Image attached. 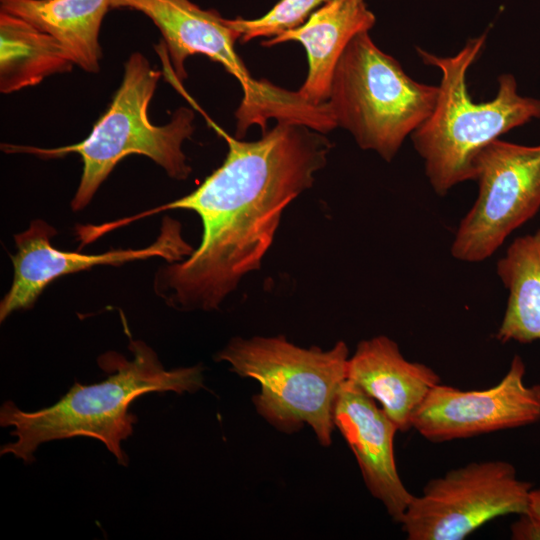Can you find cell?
I'll list each match as a JSON object with an SVG mask.
<instances>
[{"mask_svg":"<svg viewBox=\"0 0 540 540\" xmlns=\"http://www.w3.org/2000/svg\"><path fill=\"white\" fill-rule=\"evenodd\" d=\"M375 22L365 0H330L303 24L264 40L261 45L300 42L307 54L308 73L297 92L308 103L322 105L328 101L333 73L345 48L357 34L369 32Z\"/></svg>","mask_w":540,"mask_h":540,"instance_id":"5bb4252c","label":"cell"},{"mask_svg":"<svg viewBox=\"0 0 540 540\" xmlns=\"http://www.w3.org/2000/svg\"><path fill=\"white\" fill-rule=\"evenodd\" d=\"M333 420L356 458L367 489L392 520L400 523L414 495L396 467V424L374 399L348 380L336 398Z\"/></svg>","mask_w":540,"mask_h":540,"instance_id":"7c38bea8","label":"cell"},{"mask_svg":"<svg viewBox=\"0 0 540 540\" xmlns=\"http://www.w3.org/2000/svg\"><path fill=\"white\" fill-rule=\"evenodd\" d=\"M531 489L509 462H470L429 480L400 524L408 540H463L497 517L525 513Z\"/></svg>","mask_w":540,"mask_h":540,"instance_id":"ba28073f","label":"cell"},{"mask_svg":"<svg viewBox=\"0 0 540 540\" xmlns=\"http://www.w3.org/2000/svg\"><path fill=\"white\" fill-rule=\"evenodd\" d=\"M438 86L412 79L369 32L347 45L333 73L327 104L337 126L361 149L390 162L435 107Z\"/></svg>","mask_w":540,"mask_h":540,"instance_id":"8992f818","label":"cell"},{"mask_svg":"<svg viewBox=\"0 0 540 540\" xmlns=\"http://www.w3.org/2000/svg\"><path fill=\"white\" fill-rule=\"evenodd\" d=\"M74 62L51 35L0 11V92L36 86L49 76L72 70Z\"/></svg>","mask_w":540,"mask_h":540,"instance_id":"e0dca14e","label":"cell"},{"mask_svg":"<svg viewBox=\"0 0 540 540\" xmlns=\"http://www.w3.org/2000/svg\"><path fill=\"white\" fill-rule=\"evenodd\" d=\"M128 348L131 359L114 351L99 357V366L112 373L105 380L90 385L75 382L49 407L28 412L12 401L4 402L0 425L13 427L15 441L3 445L1 455L12 454L29 464L41 444L84 436L101 441L118 464L126 466L121 442L133 433L137 421L130 405L147 393H194L204 387L202 366L167 370L143 341L131 340Z\"/></svg>","mask_w":540,"mask_h":540,"instance_id":"7a4b0ae2","label":"cell"},{"mask_svg":"<svg viewBox=\"0 0 540 540\" xmlns=\"http://www.w3.org/2000/svg\"><path fill=\"white\" fill-rule=\"evenodd\" d=\"M497 274L509 295L496 339L540 341V229L510 244L497 263Z\"/></svg>","mask_w":540,"mask_h":540,"instance_id":"2e32d148","label":"cell"},{"mask_svg":"<svg viewBox=\"0 0 540 540\" xmlns=\"http://www.w3.org/2000/svg\"><path fill=\"white\" fill-rule=\"evenodd\" d=\"M540 521V488L531 489L527 511Z\"/></svg>","mask_w":540,"mask_h":540,"instance_id":"ffe728a7","label":"cell"},{"mask_svg":"<svg viewBox=\"0 0 540 540\" xmlns=\"http://www.w3.org/2000/svg\"><path fill=\"white\" fill-rule=\"evenodd\" d=\"M487 33L470 38L454 56L442 57L417 48L423 63L441 71L438 97L431 114L411 134L433 190L445 195L461 182L474 180L479 153L510 130L540 119V99L522 96L512 74L498 77L496 96L474 102L466 75L481 54Z\"/></svg>","mask_w":540,"mask_h":540,"instance_id":"3957f363","label":"cell"},{"mask_svg":"<svg viewBox=\"0 0 540 540\" xmlns=\"http://www.w3.org/2000/svg\"><path fill=\"white\" fill-rule=\"evenodd\" d=\"M111 8L141 12L156 25L178 82L187 78L184 63L195 54L220 63L239 81L243 99L235 113L238 139L251 125H260L266 132V122L271 118L298 124L311 120L313 106L297 91L283 90L251 76L235 50L240 34L216 10L202 9L190 0H112Z\"/></svg>","mask_w":540,"mask_h":540,"instance_id":"52a82bcc","label":"cell"},{"mask_svg":"<svg viewBox=\"0 0 540 540\" xmlns=\"http://www.w3.org/2000/svg\"><path fill=\"white\" fill-rule=\"evenodd\" d=\"M525 364L515 355L504 377L483 390L437 384L412 419V428L434 443L466 439L540 421V384L525 383Z\"/></svg>","mask_w":540,"mask_h":540,"instance_id":"30bf717a","label":"cell"},{"mask_svg":"<svg viewBox=\"0 0 540 540\" xmlns=\"http://www.w3.org/2000/svg\"><path fill=\"white\" fill-rule=\"evenodd\" d=\"M56 229L41 219L14 236L17 251L11 256L14 274L9 291L0 303V321L18 310L31 308L44 289L55 279L98 265H122L136 260L161 257L168 263L189 256L193 248L181 235V224L166 216L157 239L144 248L110 250L81 254L56 249L51 238Z\"/></svg>","mask_w":540,"mask_h":540,"instance_id":"8fae6325","label":"cell"},{"mask_svg":"<svg viewBox=\"0 0 540 540\" xmlns=\"http://www.w3.org/2000/svg\"><path fill=\"white\" fill-rule=\"evenodd\" d=\"M228 152L191 193L141 215L104 224L108 232L143 216L185 209L201 219L196 250L155 275L158 296L177 310H217L241 279L261 267L286 206L309 189L325 167L332 143L303 124L278 121L256 141L213 125Z\"/></svg>","mask_w":540,"mask_h":540,"instance_id":"6da1fadb","label":"cell"},{"mask_svg":"<svg viewBox=\"0 0 540 540\" xmlns=\"http://www.w3.org/2000/svg\"><path fill=\"white\" fill-rule=\"evenodd\" d=\"M160 77L161 72L142 53L134 52L124 64L121 84L109 107L84 140L58 148L12 144H2L1 148L7 153H29L41 158L79 154L83 170L71 202L74 211L85 208L115 166L131 154L146 156L170 177L185 180L191 167L182 146L194 132V112L180 107L164 125L150 121L149 105Z\"/></svg>","mask_w":540,"mask_h":540,"instance_id":"277c9868","label":"cell"},{"mask_svg":"<svg viewBox=\"0 0 540 540\" xmlns=\"http://www.w3.org/2000/svg\"><path fill=\"white\" fill-rule=\"evenodd\" d=\"M510 532L513 540H540V521L528 512L519 514Z\"/></svg>","mask_w":540,"mask_h":540,"instance_id":"d6986e66","label":"cell"},{"mask_svg":"<svg viewBox=\"0 0 540 540\" xmlns=\"http://www.w3.org/2000/svg\"><path fill=\"white\" fill-rule=\"evenodd\" d=\"M347 380L380 404L400 432L412 419L440 376L429 366L407 360L398 344L385 335L358 343L349 357Z\"/></svg>","mask_w":540,"mask_h":540,"instance_id":"4fadbf2b","label":"cell"},{"mask_svg":"<svg viewBox=\"0 0 540 540\" xmlns=\"http://www.w3.org/2000/svg\"><path fill=\"white\" fill-rule=\"evenodd\" d=\"M477 198L460 222L451 247L464 262L489 258L540 209V144L495 140L477 156Z\"/></svg>","mask_w":540,"mask_h":540,"instance_id":"9c48e42d","label":"cell"},{"mask_svg":"<svg viewBox=\"0 0 540 540\" xmlns=\"http://www.w3.org/2000/svg\"><path fill=\"white\" fill-rule=\"evenodd\" d=\"M330 0H279L263 16L255 19L237 17L228 23L239 34L241 43L259 37H275L303 24L320 6Z\"/></svg>","mask_w":540,"mask_h":540,"instance_id":"ac0fdd59","label":"cell"},{"mask_svg":"<svg viewBox=\"0 0 540 540\" xmlns=\"http://www.w3.org/2000/svg\"><path fill=\"white\" fill-rule=\"evenodd\" d=\"M348 360L344 341L322 350L296 346L284 335L234 337L216 355L231 371L259 382L252 401L269 424L284 433L309 425L323 446L332 442L334 406L347 380Z\"/></svg>","mask_w":540,"mask_h":540,"instance_id":"5b68a950","label":"cell"},{"mask_svg":"<svg viewBox=\"0 0 540 540\" xmlns=\"http://www.w3.org/2000/svg\"><path fill=\"white\" fill-rule=\"evenodd\" d=\"M112 0H0V11L19 17L54 37L75 65L100 71L99 42L104 16Z\"/></svg>","mask_w":540,"mask_h":540,"instance_id":"9a60e30c","label":"cell"}]
</instances>
